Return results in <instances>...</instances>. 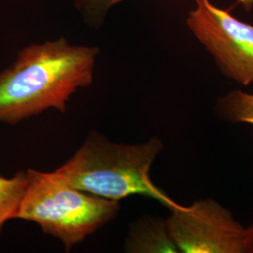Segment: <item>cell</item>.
Instances as JSON below:
<instances>
[{"mask_svg": "<svg viewBox=\"0 0 253 253\" xmlns=\"http://www.w3.org/2000/svg\"><path fill=\"white\" fill-rule=\"evenodd\" d=\"M99 53L65 38L24 47L0 72V122L16 124L51 108L65 114L73 94L92 84Z\"/></svg>", "mask_w": 253, "mask_h": 253, "instance_id": "1", "label": "cell"}, {"mask_svg": "<svg viewBox=\"0 0 253 253\" xmlns=\"http://www.w3.org/2000/svg\"><path fill=\"white\" fill-rule=\"evenodd\" d=\"M163 147L158 137L126 145L91 131L73 157L54 172L74 188L104 199L118 202L140 194L170 209L177 203L150 178L152 164Z\"/></svg>", "mask_w": 253, "mask_h": 253, "instance_id": "2", "label": "cell"}, {"mask_svg": "<svg viewBox=\"0 0 253 253\" xmlns=\"http://www.w3.org/2000/svg\"><path fill=\"white\" fill-rule=\"evenodd\" d=\"M27 186L16 219L39 224L67 252L118 215V201L82 191L54 172L27 169Z\"/></svg>", "mask_w": 253, "mask_h": 253, "instance_id": "3", "label": "cell"}, {"mask_svg": "<svg viewBox=\"0 0 253 253\" xmlns=\"http://www.w3.org/2000/svg\"><path fill=\"white\" fill-rule=\"evenodd\" d=\"M193 1L186 20L190 32L226 77L245 86L253 84V26L210 0Z\"/></svg>", "mask_w": 253, "mask_h": 253, "instance_id": "4", "label": "cell"}, {"mask_svg": "<svg viewBox=\"0 0 253 253\" xmlns=\"http://www.w3.org/2000/svg\"><path fill=\"white\" fill-rule=\"evenodd\" d=\"M169 210L166 221L179 253H247L246 227L216 200L176 204Z\"/></svg>", "mask_w": 253, "mask_h": 253, "instance_id": "5", "label": "cell"}, {"mask_svg": "<svg viewBox=\"0 0 253 253\" xmlns=\"http://www.w3.org/2000/svg\"><path fill=\"white\" fill-rule=\"evenodd\" d=\"M124 249L131 253H177L166 219L147 216L129 227Z\"/></svg>", "mask_w": 253, "mask_h": 253, "instance_id": "6", "label": "cell"}, {"mask_svg": "<svg viewBox=\"0 0 253 253\" xmlns=\"http://www.w3.org/2000/svg\"><path fill=\"white\" fill-rule=\"evenodd\" d=\"M27 186V171L9 178L0 175V233L6 222L16 219Z\"/></svg>", "mask_w": 253, "mask_h": 253, "instance_id": "7", "label": "cell"}, {"mask_svg": "<svg viewBox=\"0 0 253 253\" xmlns=\"http://www.w3.org/2000/svg\"><path fill=\"white\" fill-rule=\"evenodd\" d=\"M216 114L232 123L253 125V94L242 90H232L217 100Z\"/></svg>", "mask_w": 253, "mask_h": 253, "instance_id": "8", "label": "cell"}, {"mask_svg": "<svg viewBox=\"0 0 253 253\" xmlns=\"http://www.w3.org/2000/svg\"><path fill=\"white\" fill-rule=\"evenodd\" d=\"M122 1L125 0H73V4L84 21L94 26L101 23L109 10Z\"/></svg>", "mask_w": 253, "mask_h": 253, "instance_id": "9", "label": "cell"}, {"mask_svg": "<svg viewBox=\"0 0 253 253\" xmlns=\"http://www.w3.org/2000/svg\"><path fill=\"white\" fill-rule=\"evenodd\" d=\"M247 234V253H253V224L246 227Z\"/></svg>", "mask_w": 253, "mask_h": 253, "instance_id": "10", "label": "cell"}, {"mask_svg": "<svg viewBox=\"0 0 253 253\" xmlns=\"http://www.w3.org/2000/svg\"><path fill=\"white\" fill-rule=\"evenodd\" d=\"M236 3L241 5L247 10H250L253 6V0H236Z\"/></svg>", "mask_w": 253, "mask_h": 253, "instance_id": "11", "label": "cell"}]
</instances>
